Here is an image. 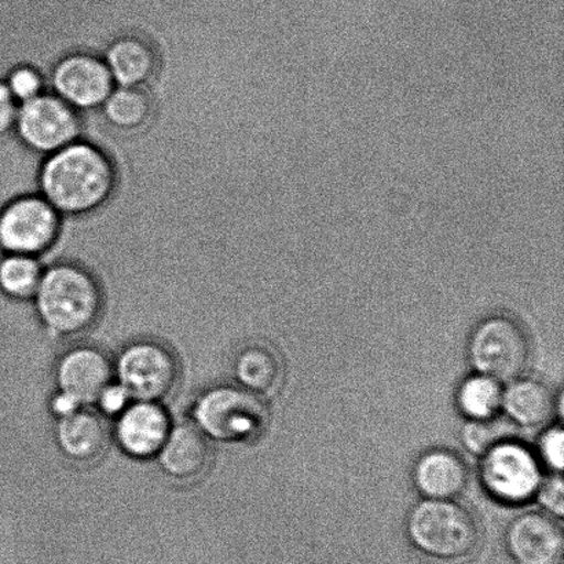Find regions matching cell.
<instances>
[{
    "instance_id": "obj_14",
    "label": "cell",
    "mask_w": 564,
    "mask_h": 564,
    "mask_svg": "<svg viewBox=\"0 0 564 564\" xmlns=\"http://www.w3.org/2000/svg\"><path fill=\"white\" fill-rule=\"evenodd\" d=\"M158 458L170 478L191 482L206 474L212 462V447L196 425L180 424L171 429Z\"/></svg>"
},
{
    "instance_id": "obj_28",
    "label": "cell",
    "mask_w": 564,
    "mask_h": 564,
    "mask_svg": "<svg viewBox=\"0 0 564 564\" xmlns=\"http://www.w3.org/2000/svg\"><path fill=\"white\" fill-rule=\"evenodd\" d=\"M53 412L57 414L58 419L68 416V414H72L76 411H79L82 406L77 405V403L74 400H70V398L61 394L55 397L53 400Z\"/></svg>"
},
{
    "instance_id": "obj_26",
    "label": "cell",
    "mask_w": 564,
    "mask_h": 564,
    "mask_svg": "<svg viewBox=\"0 0 564 564\" xmlns=\"http://www.w3.org/2000/svg\"><path fill=\"white\" fill-rule=\"evenodd\" d=\"M131 400L130 392L123 386L110 383L101 392L97 403H99L104 413L109 414V416H119L130 405Z\"/></svg>"
},
{
    "instance_id": "obj_25",
    "label": "cell",
    "mask_w": 564,
    "mask_h": 564,
    "mask_svg": "<svg viewBox=\"0 0 564 564\" xmlns=\"http://www.w3.org/2000/svg\"><path fill=\"white\" fill-rule=\"evenodd\" d=\"M540 506L544 508L551 517L562 518L564 513V485L561 474L555 477L543 480L538 490Z\"/></svg>"
},
{
    "instance_id": "obj_16",
    "label": "cell",
    "mask_w": 564,
    "mask_h": 564,
    "mask_svg": "<svg viewBox=\"0 0 564 564\" xmlns=\"http://www.w3.org/2000/svg\"><path fill=\"white\" fill-rule=\"evenodd\" d=\"M501 409L519 427L539 429L549 424L556 411L562 413L563 397H556L544 381L516 379L502 390Z\"/></svg>"
},
{
    "instance_id": "obj_6",
    "label": "cell",
    "mask_w": 564,
    "mask_h": 564,
    "mask_svg": "<svg viewBox=\"0 0 564 564\" xmlns=\"http://www.w3.org/2000/svg\"><path fill=\"white\" fill-rule=\"evenodd\" d=\"M482 457L480 480L495 499L506 505H523L538 494L543 469L539 456L527 445L502 440Z\"/></svg>"
},
{
    "instance_id": "obj_4",
    "label": "cell",
    "mask_w": 564,
    "mask_h": 564,
    "mask_svg": "<svg viewBox=\"0 0 564 564\" xmlns=\"http://www.w3.org/2000/svg\"><path fill=\"white\" fill-rule=\"evenodd\" d=\"M193 417L207 438L225 444L257 441L269 424L268 408L261 397L234 386L204 392L193 409Z\"/></svg>"
},
{
    "instance_id": "obj_24",
    "label": "cell",
    "mask_w": 564,
    "mask_h": 564,
    "mask_svg": "<svg viewBox=\"0 0 564 564\" xmlns=\"http://www.w3.org/2000/svg\"><path fill=\"white\" fill-rule=\"evenodd\" d=\"M564 438L561 425L546 430L539 444L540 462L561 474L564 464Z\"/></svg>"
},
{
    "instance_id": "obj_7",
    "label": "cell",
    "mask_w": 564,
    "mask_h": 564,
    "mask_svg": "<svg viewBox=\"0 0 564 564\" xmlns=\"http://www.w3.org/2000/svg\"><path fill=\"white\" fill-rule=\"evenodd\" d=\"M14 131L32 151L48 156L79 141V113L55 94L43 93L19 105Z\"/></svg>"
},
{
    "instance_id": "obj_2",
    "label": "cell",
    "mask_w": 564,
    "mask_h": 564,
    "mask_svg": "<svg viewBox=\"0 0 564 564\" xmlns=\"http://www.w3.org/2000/svg\"><path fill=\"white\" fill-rule=\"evenodd\" d=\"M39 318L58 336L79 335L90 329L104 307V293L85 269L70 263L44 268L32 299Z\"/></svg>"
},
{
    "instance_id": "obj_21",
    "label": "cell",
    "mask_w": 564,
    "mask_h": 564,
    "mask_svg": "<svg viewBox=\"0 0 564 564\" xmlns=\"http://www.w3.org/2000/svg\"><path fill=\"white\" fill-rule=\"evenodd\" d=\"M501 401L499 381L479 373L464 380L457 392L458 408L469 420L495 419L501 409Z\"/></svg>"
},
{
    "instance_id": "obj_9",
    "label": "cell",
    "mask_w": 564,
    "mask_h": 564,
    "mask_svg": "<svg viewBox=\"0 0 564 564\" xmlns=\"http://www.w3.org/2000/svg\"><path fill=\"white\" fill-rule=\"evenodd\" d=\"M115 372L132 400L159 402L174 390L178 364L159 343L137 341L120 354Z\"/></svg>"
},
{
    "instance_id": "obj_8",
    "label": "cell",
    "mask_w": 564,
    "mask_h": 564,
    "mask_svg": "<svg viewBox=\"0 0 564 564\" xmlns=\"http://www.w3.org/2000/svg\"><path fill=\"white\" fill-rule=\"evenodd\" d=\"M58 229L59 214L42 196L15 198L0 212V251L42 257Z\"/></svg>"
},
{
    "instance_id": "obj_12",
    "label": "cell",
    "mask_w": 564,
    "mask_h": 564,
    "mask_svg": "<svg viewBox=\"0 0 564 564\" xmlns=\"http://www.w3.org/2000/svg\"><path fill=\"white\" fill-rule=\"evenodd\" d=\"M113 373V365L99 348L76 347L59 359L55 380L61 394L83 406L97 403L101 392L112 383Z\"/></svg>"
},
{
    "instance_id": "obj_17",
    "label": "cell",
    "mask_w": 564,
    "mask_h": 564,
    "mask_svg": "<svg viewBox=\"0 0 564 564\" xmlns=\"http://www.w3.org/2000/svg\"><path fill=\"white\" fill-rule=\"evenodd\" d=\"M55 440L59 451L69 460L90 464L101 458L107 451L109 434L107 425L97 413L79 409L59 419Z\"/></svg>"
},
{
    "instance_id": "obj_13",
    "label": "cell",
    "mask_w": 564,
    "mask_h": 564,
    "mask_svg": "<svg viewBox=\"0 0 564 564\" xmlns=\"http://www.w3.org/2000/svg\"><path fill=\"white\" fill-rule=\"evenodd\" d=\"M169 413L159 402L130 403L116 424V440L126 455L148 460L159 455L171 431Z\"/></svg>"
},
{
    "instance_id": "obj_18",
    "label": "cell",
    "mask_w": 564,
    "mask_h": 564,
    "mask_svg": "<svg viewBox=\"0 0 564 564\" xmlns=\"http://www.w3.org/2000/svg\"><path fill=\"white\" fill-rule=\"evenodd\" d=\"M115 86L148 87L158 72V55L145 41L124 36L108 48L104 57Z\"/></svg>"
},
{
    "instance_id": "obj_22",
    "label": "cell",
    "mask_w": 564,
    "mask_h": 564,
    "mask_svg": "<svg viewBox=\"0 0 564 564\" xmlns=\"http://www.w3.org/2000/svg\"><path fill=\"white\" fill-rule=\"evenodd\" d=\"M464 447L473 455L484 456L486 452L508 438V427L505 423L489 420H469L462 429Z\"/></svg>"
},
{
    "instance_id": "obj_5",
    "label": "cell",
    "mask_w": 564,
    "mask_h": 564,
    "mask_svg": "<svg viewBox=\"0 0 564 564\" xmlns=\"http://www.w3.org/2000/svg\"><path fill=\"white\" fill-rule=\"evenodd\" d=\"M468 356L479 375L508 383L528 368L530 340L517 319L505 314L490 315L475 326Z\"/></svg>"
},
{
    "instance_id": "obj_20",
    "label": "cell",
    "mask_w": 564,
    "mask_h": 564,
    "mask_svg": "<svg viewBox=\"0 0 564 564\" xmlns=\"http://www.w3.org/2000/svg\"><path fill=\"white\" fill-rule=\"evenodd\" d=\"M44 268L35 257L6 253L0 259V292L15 302H31Z\"/></svg>"
},
{
    "instance_id": "obj_10",
    "label": "cell",
    "mask_w": 564,
    "mask_h": 564,
    "mask_svg": "<svg viewBox=\"0 0 564 564\" xmlns=\"http://www.w3.org/2000/svg\"><path fill=\"white\" fill-rule=\"evenodd\" d=\"M115 88V82L104 59L87 54H74L55 66L52 93L76 110L101 107Z\"/></svg>"
},
{
    "instance_id": "obj_27",
    "label": "cell",
    "mask_w": 564,
    "mask_h": 564,
    "mask_svg": "<svg viewBox=\"0 0 564 564\" xmlns=\"http://www.w3.org/2000/svg\"><path fill=\"white\" fill-rule=\"evenodd\" d=\"M17 109H19V104L11 98L8 87L2 83L0 85V137L15 132Z\"/></svg>"
},
{
    "instance_id": "obj_11",
    "label": "cell",
    "mask_w": 564,
    "mask_h": 564,
    "mask_svg": "<svg viewBox=\"0 0 564 564\" xmlns=\"http://www.w3.org/2000/svg\"><path fill=\"white\" fill-rule=\"evenodd\" d=\"M507 546L519 564H562L561 523L546 512H524L507 530Z\"/></svg>"
},
{
    "instance_id": "obj_19",
    "label": "cell",
    "mask_w": 564,
    "mask_h": 564,
    "mask_svg": "<svg viewBox=\"0 0 564 564\" xmlns=\"http://www.w3.org/2000/svg\"><path fill=\"white\" fill-rule=\"evenodd\" d=\"M234 372L241 389L258 397H267L278 391L284 367L274 348L262 343H253L237 354Z\"/></svg>"
},
{
    "instance_id": "obj_23",
    "label": "cell",
    "mask_w": 564,
    "mask_h": 564,
    "mask_svg": "<svg viewBox=\"0 0 564 564\" xmlns=\"http://www.w3.org/2000/svg\"><path fill=\"white\" fill-rule=\"evenodd\" d=\"M11 98L19 105L46 93L42 76L31 66H19L9 75L4 83Z\"/></svg>"
},
{
    "instance_id": "obj_15",
    "label": "cell",
    "mask_w": 564,
    "mask_h": 564,
    "mask_svg": "<svg viewBox=\"0 0 564 564\" xmlns=\"http://www.w3.org/2000/svg\"><path fill=\"white\" fill-rule=\"evenodd\" d=\"M413 482L425 499L453 500L467 489L468 467L456 452L429 451L414 464Z\"/></svg>"
},
{
    "instance_id": "obj_3",
    "label": "cell",
    "mask_w": 564,
    "mask_h": 564,
    "mask_svg": "<svg viewBox=\"0 0 564 564\" xmlns=\"http://www.w3.org/2000/svg\"><path fill=\"white\" fill-rule=\"evenodd\" d=\"M406 532L420 552L447 562L471 556L480 541V530L473 513L453 500L417 502L409 512Z\"/></svg>"
},
{
    "instance_id": "obj_1",
    "label": "cell",
    "mask_w": 564,
    "mask_h": 564,
    "mask_svg": "<svg viewBox=\"0 0 564 564\" xmlns=\"http://www.w3.org/2000/svg\"><path fill=\"white\" fill-rule=\"evenodd\" d=\"M115 174L105 154L75 141L44 159L41 196L59 215L94 212L112 195Z\"/></svg>"
}]
</instances>
